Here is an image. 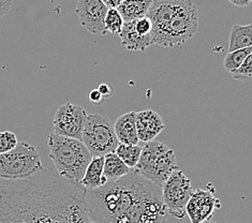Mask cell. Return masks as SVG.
Returning <instances> with one entry per match:
<instances>
[{
	"instance_id": "obj_7",
	"label": "cell",
	"mask_w": 252,
	"mask_h": 223,
	"mask_svg": "<svg viewBox=\"0 0 252 223\" xmlns=\"http://www.w3.org/2000/svg\"><path fill=\"white\" fill-rule=\"evenodd\" d=\"M81 141L93 157H104L114 153L119 145L111 120L99 114L87 116Z\"/></svg>"
},
{
	"instance_id": "obj_4",
	"label": "cell",
	"mask_w": 252,
	"mask_h": 223,
	"mask_svg": "<svg viewBox=\"0 0 252 223\" xmlns=\"http://www.w3.org/2000/svg\"><path fill=\"white\" fill-rule=\"evenodd\" d=\"M176 170H179V167L174 150L155 140L144 144L140 159L133 168L136 174L159 187H162Z\"/></svg>"
},
{
	"instance_id": "obj_20",
	"label": "cell",
	"mask_w": 252,
	"mask_h": 223,
	"mask_svg": "<svg viewBox=\"0 0 252 223\" xmlns=\"http://www.w3.org/2000/svg\"><path fill=\"white\" fill-rule=\"evenodd\" d=\"M142 152V146L139 145H125V144H119L115 149V155L121 159L124 163L127 165L131 170H133L136 165L137 161L140 159Z\"/></svg>"
},
{
	"instance_id": "obj_31",
	"label": "cell",
	"mask_w": 252,
	"mask_h": 223,
	"mask_svg": "<svg viewBox=\"0 0 252 223\" xmlns=\"http://www.w3.org/2000/svg\"><path fill=\"white\" fill-rule=\"evenodd\" d=\"M88 223H98V222H94V221H91V220H89V222Z\"/></svg>"
},
{
	"instance_id": "obj_21",
	"label": "cell",
	"mask_w": 252,
	"mask_h": 223,
	"mask_svg": "<svg viewBox=\"0 0 252 223\" xmlns=\"http://www.w3.org/2000/svg\"><path fill=\"white\" fill-rule=\"evenodd\" d=\"M251 54L252 47H247V49L227 53L223 60V68L227 72H230V73H233L234 71H236L241 67L242 64L245 62V59L251 55Z\"/></svg>"
},
{
	"instance_id": "obj_11",
	"label": "cell",
	"mask_w": 252,
	"mask_h": 223,
	"mask_svg": "<svg viewBox=\"0 0 252 223\" xmlns=\"http://www.w3.org/2000/svg\"><path fill=\"white\" fill-rule=\"evenodd\" d=\"M221 207L219 198L213 194V191L195 189L186 205V216L191 223H204L212 218L216 209Z\"/></svg>"
},
{
	"instance_id": "obj_12",
	"label": "cell",
	"mask_w": 252,
	"mask_h": 223,
	"mask_svg": "<svg viewBox=\"0 0 252 223\" xmlns=\"http://www.w3.org/2000/svg\"><path fill=\"white\" fill-rule=\"evenodd\" d=\"M185 1L186 0H153L146 14L153 25L152 39L167 25Z\"/></svg>"
},
{
	"instance_id": "obj_14",
	"label": "cell",
	"mask_w": 252,
	"mask_h": 223,
	"mask_svg": "<svg viewBox=\"0 0 252 223\" xmlns=\"http://www.w3.org/2000/svg\"><path fill=\"white\" fill-rule=\"evenodd\" d=\"M135 115L136 112H128L118 117L114 124V132H115L119 144L125 145H137L136 127H135Z\"/></svg>"
},
{
	"instance_id": "obj_15",
	"label": "cell",
	"mask_w": 252,
	"mask_h": 223,
	"mask_svg": "<svg viewBox=\"0 0 252 223\" xmlns=\"http://www.w3.org/2000/svg\"><path fill=\"white\" fill-rule=\"evenodd\" d=\"M122 45L130 52H144L152 45V35H141L135 32L133 21L124 22L119 33Z\"/></svg>"
},
{
	"instance_id": "obj_26",
	"label": "cell",
	"mask_w": 252,
	"mask_h": 223,
	"mask_svg": "<svg viewBox=\"0 0 252 223\" xmlns=\"http://www.w3.org/2000/svg\"><path fill=\"white\" fill-rule=\"evenodd\" d=\"M97 90L100 93V95L102 96V98H103V100L111 98L112 95H113V88H112L111 85H109V84H104V83L100 84V85L97 88Z\"/></svg>"
},
{
	"instance_id": "obj_29",
	"label": "cell",
	"mask_w": 252,
	"mask_h": 223,
	"mask_svg": "<svg viewBox=\"0 0 252 223\" xmlns=\"http://www.w3.org/2000/svg\"><path fill=\"white\" fill-rule=\"evenodd\" d=\"M101 1L107 9H117L124 2V0H101Z\"/></svg>"
},
{
	"instance_id": "obj_6",
	"label": "cell",
	"mask_w": 252,
	"mask_h": 223,
	"mask_svg": "<svg viewBox=\"0 0 252 223\" xmlns=\"http://www.w3.org/2000/svg\"><path fill=\"white\" fill-rule=\"evenodd\" d=\"M43 168L37 149L28 143L19 142L11 152L0 154V179H26Z\"/></svg>"
},
{
	"instance_id": "obj_19",
	"label": "cell",
	"mask_w": 252,
	"mask_h": 223,
	"mask_svg": "<svg viewBox=\"0 0 252 223\" xmlns=\"http://www.w3.org/2000/svg\"><path fill=\"white\" fill-rule=\"evenodd\" d=\"M247 47H252V24L248 25L235 24L230 33L229 53L247 49Z\"/></svg>"
},
{
	"instance_id": "obj_9",
	"label": "cell",
	"mask_w": 252,
	"mask_h": 223,
	"mask_svg": "<svg viewBox=\"0 0 252 223\" xmlns=\"http://www.w3.org/2000/svg\"><path fill=\"white\" fill-rule=\"evenodd\" d=\"M88 114L81 105L67 102L57 108L53 120V133L80 140Z\"/></svg>"
},
{
	"instance_id": "obj_25",
	"label": "cell",
	"mask_w": 252,
	"mask_h": 223,
	"mask_svg": "<svg viewBox=\"0 0 252 223\" xmlns=\"http://www.w3.org/2000/svg\"><path fill=\"white\" fill-rule=\"evenodd\" d=\"M135 32L141 35H152L153 25L147 16L133 21Z\"/></svg>"
},
{
	"instance_id": "obj_13",
	"label": "cell",
	"mask_w": 252,
	"mask_h": 223,
	"mask_svg": "<svg viewBox=\"0 0 252 223\" xmlns=\"http://www.w3.org/2000/svg\"><path fill=\"white\" fill-rule=\"evenodd\" d=\"M135 127L139 141L147 143L154 141L161 133L164 129V124L158 113L153 110H145L136 113Z\"/></svg>"
},
{
	"instance_id": "obj_22",
	"label": "cell",
	"mask_w": 252,
	"mask_h": 223,
	"mask_svg": "<svg viewBox=\"0 0 252 223\" xmlns=\"http://www.w3.org/2000/svg\"><path fill=\"white\" fill-rule=\"evenodd\" d=\"M124 25V20L117 9H109L104 19V27L106 32L112 34L119 35Z\"/></svg>"
},
{
	"instance_id": "obj_2",
	"label": "cell",
	"mask_w": 252,
	"mask_h": 223,
	"mask_svg": "<svg viewBox=\"0 0 252 223\" xmlns=\"http://www.w3.org/2000/svg\"><path fill=\"white\" fill-rule=\"evenodd\" d=\"M88 219L98 223H164L161 187L132 170L116 182L86 190Z\"/></svg>"
},
{
	"instance_id": "obj_16",
	"label": "cell",
	"mask_w": 252,
	"mask_h": 223,
	"mask_svg": "<svg viewBox=\"0 0 252 223\" xmlns=\"http://www.w3.org/2000/svg\"><path fill=\"white\" fill-rule=\"evenodd\" d=\"M104 157H93L89 162L80 186L85 190H94L106 184L103 177Z\"/></svg>"
},
{
	"instance_id": "obj_27",
	"label": "cell",
	"mask_w": 252,
	"mask_h": 223,
	"mask_svg": "<svg viewBox=\"0 0 252 223\" xmlns=\"http://www.w3.org/2000/svg\"><path fill=\"white\" fill-rule=\"evenodd\" d=\"M88 99L94 105H100L102 103V101H103V98H102V96L97 89H93L92 92L88 94Z\"/></svg>"
},
{
	"instance_id": "obj_17",
	"label": "cell",
	"mask_w": 252,
	"mask_h": 223,
	"mask_svg": "<svg viewBox=\"0 0 252 223\" xmlns=\"http://www.w3.org/2000/svg\"><path fill=\"white\" fill-rule=\"evenodd\" d=\"M153 0H124L117 8L124 22H132L145 17Z\"/></svg>"
},
{
	"instance_id": "obj_28",
	"label": "cell",
	"mask_w": 252,
	"mask_h": 223,
	"mask_svg": "<svg viewBox=\"0 0 252 223\" xmlns=\"http://www.w3.org/2000/svg\"><path fill=\"white\" fill-rule=\"evenodd\" d=\"M13 0H0V19L9 12Z\"/></svg>"
},
{
	"instance_id": "obj_23",
	"label": "cell",
	"mask_w": 252,
	"mask_h": 223,
	"mask_svg": "<svg viewBox=\"0 0 252 223\" xmlns=\"http://www.w3.org/2000/svg\"><path fill=\"white\" fill-rule=\"evenodd\" d=\"M234 80L242 81V82H249L252 77V54L245 59V62L242 64L236 71L231 73Z\"/></svg>"
},
{
	"instance_id": "obj_18",
	"label": "cell",
	"mask_w": 252,
	"mask_h": 223,
	"mask_svg": "<svg viewBox=\"0 0 252 223\" xmlns=\"http://www.w3.org/2000/svg\"><path fill=\"white\" fill-rule=\"evenodd\" d=\"M132 170L126 165L124 162L118 158L115 153H111L104 156L103 163V177L106 183L116 182L119 178L124 177Z\"/></svg>"
},
{
	"instance_id": "obj_8",
	"label": "cell",
	"mask_w": 252,
	"mask_h": 223,
	"mask_svg": "<svg viewBox=\"0 0 252 223\" xmlns=\"http://www.w3.org/2000/svg\"><path fill=\"white\" fill-rule=\"evenodd\" d=\"M193 192L191 180L182 170L173 172L161 187L162 200L166 213L183 220L186 216V205Z\"/></svg>"
},
{
	"instance_id": "obj_5",
	"label": "cell",
	"mask_w": 252,
	"mask_h": 223,
	"mask_svg": "<svg viewBox=\"0 0 252 223\" xmlns=\"http://www.w3.org/2000/svg\"><path fill=\"white\" fill-rule=\"evenodd\" d=\"M199 26V13L192 0H186L167 25L154 35L152 44L174 47L186 43L195 34Z\"/></svg>"
},
{
	"instance_id": "obj_30",
	"label": "cell",
	"mask_w": 252,
	"mask_h": 223,
	"mask_svg": "<svg viewBox=\"0 0 252 223\" xmlns=\"http://www.w3.org/2000/svg\"><path fill=\"white\" fill-rule=\"evenodd\" d=\"M229 1L233 4L235 5V7L238 8H245V7H248L250 4L251 0H229Z\"/></svg>"
},
{
	"instance_id": "obj_1",
	"label": "cell",
	"mask_w": 252,
	"mask_h": 223,
	"mask_svg": "<svg viewBox=\"0 0 252 223\" xmlns=\"http://www.w3.org/2000/svg\"><path fill=\"white\" fill-rule=\"evenodd\" d=\"M85 192L50 167L26 179H0V223H88Z\"/></svg>"
},
{
	"instance_id": "obj_3",
	"label": "cell",
	"mask_w": 252,
	"mask_h": 223,
	"mask_svg": "<svg viewBox=\"0 0 252 223\" xmlns=\"http://www.w3.org/2000/svg\"><path fill=\"white\" fill-rule=\"evenodd\" d=\"M50 158L59 176L80 185L93 156L80 140L51 133L47 138Z\"/></svg>"
},
{
	"instance_id": "obj_10",
	"label": "cell",
	"mask_w": 252,
	"mask_h": 223,
	"mask_svg": "<svg viewBox=\"0 0 252 223\" xmlns=\"http://www.w3.org/2000/svg\"><path fill=\"white\" fill-rule=\"evenodd\" d=\"M107 9L101 0H77L75 13L81 25L93 34L104 35V19Z\"/></svg>"
},
{
	"instance_id": "obj_24",
	"label": "cell",
	"mask_w": 252,
	"mask_h": 223,
	"mask_svg": "<svg viewBox=\"0 0 252 223\" xmlns=\"http://www.w3.org/2000/svg\"><path fill=\"white\" fill-rule=\"evenodd\" d=\"M17 137L15 133L11 131L0 132V154H5L11 152L17 145Z\"/></svg>"
}]
</instances>
